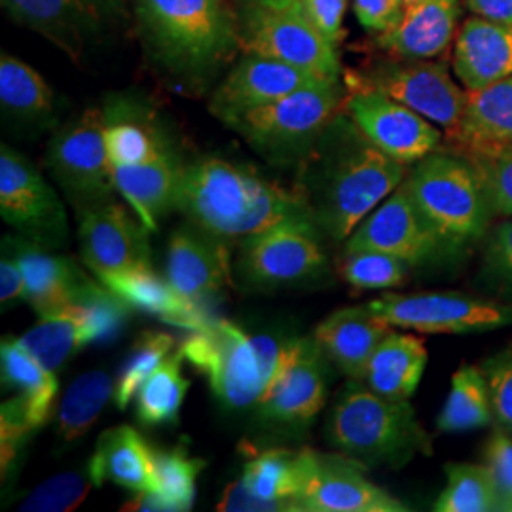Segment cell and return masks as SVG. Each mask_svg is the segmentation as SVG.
Listing matches in <instances>:
<instances>
[{"instance_id":"cell-32","label":"cell","mask_w":512,"mask_h":512,"mask_svg":"<svg viewBox=\"0 0 512 512\" xmlns=\"http://www.w3.org/2000/svg\"><path fill=\"white\" fill-rule=\"evenodd\" d=\"M2 382L18 391L33 429H40L52 418L57 399V376L37 361L19 338L4 336L0 344Z\"/></svg>"},{"instance_id":"cell-36","label":"cell","mask_w":512,"mask_h":512,"mask_svg":"<svg viewBox=\"0 0 512 512\" xmlns=\"http://www.w3.org/2000/svg\"><path fill=\"white\" fill-rule=\"evenodd\" d=\"M494 408L482 368L461 365L452 376V387L440 410L437 427L442 433H465L488 427Z\"/></svg>"},{"instance_id":"cell-50","label":"cell","mask_w":512,"mask_h":512,"mask_svg":"<svg viewBox=\"0 0 512 512\" xmlns=\"http://www.w3.org/2000/svg\"><path fill=\"white\" fill-rule=\"evenodd\" d=\"M217 511L222 512H298L294 503L287 501H270L251 494L241 480L230 482L224 488Z\"/></svg>"},{"instance_id":"cell-11","label":"cell","mask_w":512,"mask_h":512,"mask_svg":"<svg viewBox=\"0 0 512 512\" xmlns=\"http://www.w3.org/2000/svg\"><path fill=\"white\" fill-rule=\"evenodd\" d=\"M349 90L370 88L393 97L408 109L444 129L446 135L458 141L467 92H463L450 76L446 65L408 59L404 63H384L370 73L348 76Z\"/></svg>"},{"instance_id":"cell-15","label":"cell","mask_w":512,"mask_h":512,"mask_svg":"<svg viewBox=\"0 0 512 512\" xmlns=\"http://www.w3.org/2000/svg\"><path fill=\"white\" fill-rule=\"evenodd\" d=\"M344 110L374 147L399 164H416L440 147L442 133L433 122L378 90L353 88Z\"/></svg>"},{"instance_id":"cell-1","label":"cell","mask_w":512,"mask_h":512,"mask_svg":"<svg viewBox=\"0 0 512 512\" xmlns=\"http://www.w3.org/2000/svg\"><path fill=\"white\" fill-rule=\"evenodd\" d=\"M404 167L338 112L298 162L294 188L319 230L342 241L404 183Z\"/></svg>"},{"instance_id":"cell-9","label":"cell","mask_w":512,"mask_h":512,"mask_svg":"<svg viewBox=\"0 0 512 512\" xmlns=\"http://www.w3.org/2000/svg\"><path fill=\"white\" fill-rule=\"evenodd\" d=\"M107 116L99 109L84 110L55 133L46 160L55 181L76 213L110 202L116 190L105 145Z\"/></svg>"},{"instance_id":"cell-19","label":"cell","mask_w":512,"mask_h":512,"mask_svg":"<svg viewBox=\"0 0 512 512\" xmlns=\"http://www.w3.org/2000/svg\"><path fill=\"white\" fill-rule=\"evenodd\" d=\"M10 18L78 59L116 14L118 0H2Z\"/></svg>"},{"instance_id":"cell-39","label":"cell","mask_w":512,"mask_h":512,"mask_svg":"<svg viewBox=\"0 0 512 512\" xmlns=\"http://www.w3.org/2000/svg\"><path fill=\"white\" fill-rule=\"evenodd\" d=\"M105 145L110 165L145 164L171 150L167 147L160 129L145 118L129 114H120L114 118L107 116Z\"/></svg>"},{"instance_id":"cell-44","label":"cell","mask_w":512,"mask_h":512,"mask_svg":"<svg viewBox=\"0 0 512 512\" xmlns=\"http://www.w3.org/2000/svg\"><path fill=\"white\" fill-rule=\"evenodd\" d=\"M93 482L90 475L61 473L38 484L37 488L21 501L19 511L69 512L78 509L90 494Z\"/></svg>"},{"instance_id":"cell-48","label":"cell","mask_w":512,"mask_h":512,"mask_svg":"<svg viewBox=\"0 0 512 512\" xmlns=\"http://www.w3.org/2000/svg\"><path fill=\"white\" fill-rule=\"evenodd\" d=\"M486 270L503 291L512 294V217L495 224L490 234Z\"/></svg>"},{"instance_id":"cell-38","label":"cell","mask_w":512,"mask_h":512,"mask_svg":"<svg viewBox=\"0 0 512 512\" xmlns=\"http://www.w3.org/2000/svg\"><path fill=\"white\" fill-rule=\"evenodd\" d=\"M446 486L433 503L437 512H501L486 463H446Z\"/></svg>"},{"instance_id":"cell-2","label":"cell","mask_w":512,"mask_h":512,"mask_svg":"<svg viewBox=\"0 0 512 512\" xmlns=\"http://www.w3.org/2000/svg\"><path fill=\"white\" fill-rule=\"evenodd\" d=\"M175 207L192 224L222 239H247L291 217H310L296 188L220 158L184 165Z\"/></svg>"},{"instance_id":"cell-5","label":"cell","mask_w":512,"mask_h":512,"mask_svg":"<svg viewBox=\"0 0 512 512\" xmlns=\"http://www.w3.org/2000/svg\"><path fill=\"white\" fill-rule=\"evenodd\" d=\"M139 18L160 63L186 80L211 73L239 40L224 0H139Z\"/></svg>"},{"instance_id":"cell-30","label":"cell","mask_w":512,"mask_h":512,"mask_svg":"<svg viewBox=\"0 0 512 512\" xmlns=\"http://www.w3.org/2000/svg\"><path fill=\"white\" fill-rule=\"evenodd\" d=\"M427 359L429 353L421 338L391 329L374 349L363 382L382 397L410 401L423 378Z\"/></svg>"},{"instance_id":"cell-20","label":"cell","mask_w":512,"mask_h":512,"mask_svg":"<svg viewBox=\"0 0 512 512\" xmlns=\"http://www.w3.org/2000/svg\"><path fill=\"white\" fill-rule=\"evenodd\" d=\"M330 82L287 63L247 54L213 95L209 109L226 126L247 110L277 101L313 84Z\"/></svg>"},{"instance_id":"cell-10","label":"cell","mask_w":512,"mask_h":512,"mask_svg":"<svg viewBox=\"0 0 512 512\" xmlns=\"http://www.w3.org/2000/svg\"><path fill=\"white\" fill-rule=\"evenodd\" d=\"M366 306L385 325L421 334H471L512 325V308L469 294H384Z\"/></svg>"},{"instance_id":"cell-17","label":"cell","mask_w":512,"mask_h":512,"mask_svg":"<svg viewBox=\"0 0 512 512\" xmlns=\"http://www.w3.org/2000/svg\"><path fill=\"white\" fill-rule=\"evenodd\" d=\"M147 228L122 203H101L80 215V255L99 281L150 266Z\"/></svg>"},{"instance_id":"cell-14","label":"cell","mask_w":512,"mask_h":512,"mask_svg":"<svg viewBox=\"0 0 512 512\" xmlns=\"http://www.w3.org/2000/svg\"><path fill=\"white\" fill-rule=\"evenodd\" d=\"M456 247L427 222L404 183L380 203L348 238L346 251H382L408 266L437 262Z\"/></svg>"},{"instance_id":"cell-18","label":"cell","mask_w":512,"mask_h":512,"mask_svg":"<svg viewBox=\"0 0 512 512\" xmlns=\"http://www.w3.org/2000/svg\"><path fill=\"white\" fill-rule=\"evenodd\" d=\"M2 219L35 241H55L67 230L65 209L37 167L14 148H0Z\"/></svg>"},{"instance_id":"cell-37","label":"cell","mask_w":512,"mask_h":512,"mask_svg":"<svg viewBox=\"0 0 512 512\" xmlns=\"http://www.w3.org/2000/svg\"><path fill=\"white\" fill-rule=\"evenodd\" d=\"M183 353H171L135 395V416L143 427H164L179 420L190 387L183 374Z\"/></svg>"},{"instance_id":"cell-42","label":"cell","mask_w":512,"mask_h":512,"mask_svg":"<svg viewBox=\"0 0 512 512\" xmlns=\"http://www.w3.org/2000/svg\"><path fill=\"white\" fill-rule=\"evenodd\" d=\"M408 264L382 251H346L340 274L355 291H389L408 279Z\"/></svg>"},{"instance_id":"cell-51","label":"cell","mask_w":512,"mask_h":512,"mask_svg":"<svg viewBox=\"0 0 512 512\" xmlns=\"http://www.w3.org/2000/svg\"><path fill=\"white\" fill-rule=\"evenodd\" d=\"M296 4L332 44H338L348 0H296Z\"/></svg>"},{"instance_id":"cell-35","label":"cell","mask_w":512,"mask_h":512,"mask_svg":"<svg viewBox=\"0 0 512 512\" xmlns=\"http://www.w3.org/2000/svg\"><path fill=\"white\" fill-rule=\"evenodd\" d=\"M114 387L116 380L101 368L78 376L57 408V437L65 444L82 439L99 420L110 399H114Z\"/></svg>"},{"instance_id":"cell-41","label":"cell","mask_w":512,"mask_h":512,"mask_svg":"<svg viewBox=\"0 0 512 512\" xmlns=\"http://www.w3.org/2000/svg\"><path fill=\"white\" fill-rule=\"evenodd\" d=\"M175 346V338L160 330H147L137 338L116 378L112 401L116 403L118 410H126L129 403L135 401V395L139 393L141 385L145 384L154 374V370L171 355Z\"/></svg>"},{"instance_id":"cell-43","label":"cell","mask_w":512,"mask_h":512,"mask_svg":"<svg viewBox=\"0 0 512 512\" xmlns=\"http://www.w3.org/2000/svg\"><path fill=\"white\" fill-rule=\"evenodd\" d=\"M471 164L497 217H512V145L471 150Z\"/></svg>"},{"instance_id":"cell-40","label":"cell","mask_w":512,"mask_h":512,"mask_svg":"<svg viewBox=\"0 0 512 512\" xmlns=\"http://www.w3.org/2000/svg\"><path fill=\"white\" fill-rule=\"evenodd\" d=\"M156 492L171 505L173 512H186L196 501V482L205 469V459L194 458L184 446L152 450Z\"/></svg>"},{"instance_id":"cell-13","label":"cell","mask_w":512,"mask_h":512,"mask_svg":"<svg viewBox=\"0 0 512 512\" xmlns=\"http://www.w3.org/2000/svg\"><path fill=\"white\" fill-rule=\"evenodd\" d=\"M327 266L321 230L308 215L277 222L243 239L239 270L255 285L274 287L310 279Z\"/></svg>"},{"instance_id":"cell-33","label":"cell","mask_w":512,"mask_h":512,"mask_svg":"<svg viewBox=\"0 0 512 512\" xmlns=\"http://www.w3.org/2000/svg\"><path fill=\"white\" fill-rule=\"evenodd\" d=\"M458 143L469 150L512 145V76L467 92V107Z\"/></svg>"},{"instance_id":"cell-56","label":"cell","mask_w":512,"mask_h":512,"mask_svg":"<svg viewBox=\"0 0 512 512\" xmlns=\"http://www.w3.org/2000/svg\"><path fill=\"white\" fill-rule=\"evenodd\" d=\"M421 0H404V8L408 10V8H412V6H416V4H420Z\"/></svg>"},{"instance_id":"cell-25","label":"cell","mask_w":512,"mask_h":512,"mask_svg":"<svg viewBox=\"0 0 512 512\" xmlns=\"http://www.w3.org/2000/svg\"><path fill=\"white\" fill-rule=\"evenodd\" d=\"M391 329L368 306L342 308L317 325L313 338L349 380H363L374 349Z\"/></svg>"},{"instance_id":"cell-45","label":"cell","mask_w":512,"mask_h":512,"mask_svg":"<svg viewBox=\"0 0 512 512\" xmlns=\"http://www.w3.org/2000/svg\"><path fill=\"white\" fill-rule=\"evenodd\" d=\"M497 427L512 435V346L488 357L482 365Z\"/></svg>"},{"instance_id":"cell-12","label":"cell","mask_w":512,"mask_h":512,"mask_svg":"<svg viewBox=\"0 0 512 512\" xmlns=\"http://www.w3.org/2000/svg\"><path fill=\"white\" fill-rule=\"evenodd\" d=\"M247 54L287 63L323 80H340V59L332 44L294 0L287 8L262 6L251 12L241 38Z\"/></svg>"},{"instance_id":"cell-55","label":"cell","mask_w":512,"mask_h":512,"mask_svg":"<svg viewBox=\"0 0 512 512\" xmlns=\"http://www.w3.org/2000/svg\"><path fill=\"white\" fill-rule=\"evenodd\" d=\"M294 0H262V4L264 6H268V8H287V6H291Z\"/></svg>"},{"instance_id":"cell-21","label":"cell","mask_w":512,"mask_h":512,"mask_svg":"<svg viewBox=\"0 0 512 512\" xmlns=\"http://www.w3.org/2000/svg\"><path fill=\"white\" fill-rule=\"evenodd\" d=\"M165 275L184 296L205 302L232 283V258L226 239L196 224L179 228L167 245Z\"/></svg>"},{"instance_id":"cell-52","label":"cell","mask_w":512,"mask_h":512,"mask_svg":"<svg viewBox=\"0 0 512 512\" xmlns=\"http://www.w3.org/2000/svg\"><path fill=\"white\" fill-rule=\"evenodd\" d=\"M25 300V277L16 256H4L0 262V302L12 306L18 300Z\"/></svg>"},{"instance_id":"cell-49","label":"cell","mask_w":512,"mask_h":512,"mask_svg":"<svg viewBox=\"0 0 512 512\" xmlns=\"http://www.w3.org/2000/svg\"><path fill=\"white\" fill-rule=\"evenodd\" d=\"M404 0H353L357 21L370 31L387 33L395 29L404 16Z\"/></svg>"},{"instance_id":"cell-22","label":"cell","mask_w":512,"mask_h":512,"mask_svg":"<svg viewBox=\"0 0 512 512\" xmlns=\"http://www.w3.org/2000/svg\"><path fill=\"white\" fill-rule=\"evenodd\" d=\"M329 357L315 338H302L293 363L272 395L256 408L258 416L275 425H306L327 403Z\"/></svg>"},{"instance_id":"cell-3","label":"cell","mask_w":512,"mask_h":512,"mask_svg":"<svg viewBox=\"0 0 512 512\" xmlns=\"http://www.w3.org/2000/svg\"><path fill=\"white\" fill-rule=\"evenodd\" d=\"M298 340L253 336L228 319H213L205 329L190 332L179 351L207 378L224 408L245 410L264 403L300 349Z\"/></svg>"},{"instance_id":"cell-16","label":"cell","mask_w":512,"mask_h":512,"mask_svg":"<svg viewBox=\"0 0 512 512\" xmlns=\"http://www.w3.org/2000/svg\"><path fill=\"white\" fill-rule=\"evenodd\" d=\"M302 512H404L408 507L366 476V465L346 454L310 448Z\"/></svg>"},{"instance_id":"cell-34","label":"cell","mask_w":512,"mask_h":512,"mask_svg":"<svg viewBox=\"0 0 512 512\" xmlns=\"http://www.w3.org/2000/svg\"><path fill=\"white\" fill-rule=\"evenodd\" d=\"M0 103L21 124H42L54 116V92L40 74L10 54L0 57Z\"/></svg>"},{"instance_id":"cell-29","label":"cell","mask_w":512,"mask_h":512,"mask_svg":"<svg viewBox=\"0 0 512 512\" xmlns=\"http://www.w3.org/2000/svg\"><path fill=\"white\" fill-rule=\"evenodd\" d=\"M12 251L25 277V300L38 317H50L69 308L88 283V277L65 256L50 255L37 245L21 241Z\"/></svg>"},{"instance_id":"cell-31","label":"cell","mask_w":512,"mask_h":512,"mask_svg":"<svg viewBox=\"0 0 512 512\" xmlns=\"http://www.w3.org/2000/svg\"><path fill=\"white\" fill-rule=\"evenodd\" d=\"M310 448H249L243 465V486L262 499L294 503L300 511V495L306 486Z\"/></svg>"},{"instance_id":"cell-47","label":"cell","mask_w":512,"mask_h":512,"mask_svg":"<svg viewBox=\"0 0 512 512\" xmlns=\"http://www.w3.org/2000/svg\"><path fill=\"white\" fill-rule=\"evenodd\" d=\"M33 425L27 418L25 406L16 399L4 401L0 410V450H2V476L10 471L14 461L18 459L19 450L29 433H33Z\"/></svg>"},{"instance_id":"cell-8","label":"cell","mask_w":512,"mask_h":512,"mask_svg":"<svg viewBox=\"0 0 512 512\" xmlns=\"http://www.w3.org/2000/svg\"><path fill=\"white\" fill-rule=\"evenodd\" d=\"M128 304L88 279L78 300L50 317H38L19 342L37 361L57 374L80 349L116 336L128 319Z\"/></svg>"},{"instance_id":"cell-28","label":"cell","mask_w":512,"mask_h":512,"mask_svg":"<svg viewBox=\"0 0 512 512\" xmlns=\"http://www.w3.org/2000/svg\"><path fill=\"white\" fill-rule=\"evenodd\" d=\"M459 0H421L404 10L401 23L382 33L380 46L403 59H433L442 54L458 27Z\"/></svg>"},{"instance_id":"cell-46","label":"cell","mask_w":512,"mask_h":512,"mask_svg":"<svg viewBox=\"0 0 512 512\" xmlns=\"http://www.w3.org/2000/svg\"><path fill=\"white\" fill-rule=\"evenodd\" d=\"M484 463L492 475L501 512H512V435L497 427L486 444Z\"/></svg>"},{"instance_id":"cell-4","label":"cell","mask_w":512,"mask_h":512,"mask_svg":"<svg viewBox=\"0 0 512 512\" xmlns=\"http://www.w3.org/2000/svg\"><path fill=\"white\" fill-rule=\"evenodd\" d=\"M329 442L342 454L370 465L403 467L431 454V437L410 401H393L374 393L363 380H349L330 412Z\"/></svg>"},{"instance_id":"cell-23","label":"cell","mask_w":512,"mask_h":512,"mask_svg":"<svg viewBox=\"0 0 512 512\" xmlns=\"http://www.w3.org/2000/svg\"><path fill=\"white\" fill-rule=\"evenodd\" d=\"M454 73L467 92H478L512 76V25L469 18L454 46Z\"/></svg>"},{"instance_id":"cell-7","label":"cell","mask_w":512,"mask_h":512,"mask_svg":"<svg viewBox=\"0 0 512 512\" xmlns=\"http://www.w3.org/2000/svg\"><path fill=\"white\" fill-rule=\"evenodd\" d=\"M340 80L289 93L277 101L247 110L228 126L274 162H300L319 133L344 109Z\"/></svg>"},{"instance_id":"cell-26","label":"cell","mask_w":512,"mask_h":512,"mask_svg":"<svg viewBox=\"0 0 512 512\" xmlns=\"http://www.w3.org/2000/svg\"><path fill=\"white\" fill-rule=\"evenodd\" d=\"M184 165L173 150L145 164L110 165L116 192L129 203L148 232H156L165 213L175 207Z\"/></svg>"},{"instance_id":"cell-27","label":"cell","mask_w":512,"mask_h":512,"mask_svg":"<svg viewBox=\"0 0 512 512\" xmlns=\"http://www.w3.org/2000/svg\"><path fill=\"white\" fill-rule=\"evenodd\" d=\"M152 450L143 435L129 425L107 429L97 440L88 463L93 486L101 488L112 482L135 494L156 492Z\"/></svg>"},{"instance_id":"cell-54","label":"cell","mask_w":512,"mask_h":512,"mask_svg":"<svg viewBox=\"0 0 512 512\" xmlns=\"http://www.w3.org/2000/svg\"><path fill=\"white\" fill-rule=\"evenodd\" d=\"M124 512H173L171 505L158 492H141L120 509Z\"/></svg>"},{"instance_id":"cell-24","label":"cell","mask_w":512,"mask_h":512,"mask_svg":"<svg viewBox=\"0 0 512 512\" xmlns=\"http://www.w3.org/2000/svg\"><path fill=\"white\" fill-rule=\"evenodd\" d=\"M101 283L122 298L131 310L145 311L167 325L196 332L213 321L202 302H196L177 291L167 277L164 279L154 274L152 266L114 275Z\"/></svg>"},{"instance_id":"cell-6","label":"cell","mask_w":512,"mask_h":512,"mask_svg":"<svg viewBox=\"0 0 512 512\" xmlns=\"http://www.w3.org/2000/svg\"><path fill=\"white\" fill-rule=\"evenodd\" d=\"M421 215L456 247L484 236L494 217L475 165L452 154L431 152L406 175Z\"/></svg>"},{"instance_id":"cell-53","label":"cell","mask_w":512,"mask_h":512,"mask_svg":"<svg viewBox=\"0 0 512 512\" xmlns=\"http://www.w3.org/2000/svg\"><path fill=\"white\" fill-rule=\"evenodd\" d=\"M467 8L478 18L512 25V0H465Z\"/></svg>"}]
</instances>
